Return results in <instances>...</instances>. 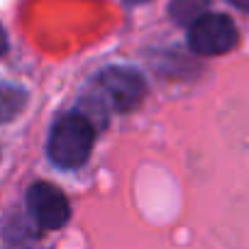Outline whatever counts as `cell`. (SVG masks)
Listing matches in <instances>:
<instances>
[{"label": "cell", "mask_w": 249, "mask_h": 249, "mask_svg": "<svg viewBox=\"0 0 249 249\" xmlns=\"http://www.w3.org/2000/svg\"><path fill=\"white\" fill-rule=\"evenodd\" d=\"M93 142H95L93 122L81 112H66L54 122L47 152L59 169H78L88 161Z\"/></svg>", "instance_id": "obj_1"}, {"label": "cell", "mask_w": 249, "mask_h": 249, "mask_svg": "<svg viewBox=\"0 0 249 249\" xmlns=\"http://www.w3.org/2000/svg\"><path fill=\"white\" fill-rule=\"evenodd\" d=\"M98 90L100 100H105L107 107L117 112H130L144 100L147 81L132 66H107L98 76Z\"/></svg>", "instance_id": "obj_2"}, {"label": "cell", "mask_w": 249, "mask_h": 249, "mask_svg": "<svg viewBox=\"0 0 249 249\" xmlns=\"http://www.w3.org/2000/svg\"><path fill=\"white\" fill-rule=\"evenodd\" d=\"M237 27L222 13H205L188 27V47L200 56H220L237 47Z\"/></svg>", "instance_id": "obj_3"}, {"label": "cell", "mask_w": 249, "mask_h": 249, "mask_svg": "<svg viewBox=\"0 0 249 249\" xmlns=\"http://www.w3.org/2000/svg\"><path fill=\"white\" fill-rule=\"evenodd\" d=\"M27 210L42 230H61L71 217L66 196L49 181H37L27 188Z\"/></svg>", "instance_id": "obj_4"}, {"label": "cell", "mask_w": 249, "mask_h": 249, "mask_svg": "<svg viewBox=\"0 0 249 249\" xmlns=\"http://www.w3.org/2000/svg\"><path fill=\"white\" fill-rule=\"evenodd\" d=\"M27 103V93L20 86L0 83V122H13Z\"/></svg>", "instance_id": "obj_5"}, {"label": "cell", "mask_w": 249, "mask_h": 249, "mask_svg": "<svg viewBox=\"0 0 249 249\" xmlns=\"http://www.w3.org/2000/svg\"><path fill=\"white\" fill-rule=\"evenodd\" d=\"M208 5H210V0H171L169 15L174 22L191 27L196 20H200L208 13Z\"/></svg>", "instance_id": "obj_6"}, {"label": "cell", "mask_w": 249, "mask_h": 249, "mask_svg": "<svg viewBox=\"0 0 249 249\" xmlns=\"http://www.w3.org/2000/svg\"><path fill=\"white\" fill-rule=\"evenodd\" d=\"M230 3H232L237 10H242V13H249V0H230Z\"/></svg>", "instance_id": "obj_7"}, {"label": "cell", "mask_w": 249, "mask_h": 249, "mask_svg": "<svg viewBox=\"0 0 249 249\" xmlns=\"http://www.w3.org/2000/svg\"><path fill=\"white\" fill-rule=\"evenodd\" d=\"M5 49H8V37H5V30L0 27V56L5 54Z\"/></svg>", "instance_id": "obj_8"}, {"label": "cell", "mask_w": 249, "mask_h": 249, "mask_svg": "<svg viewBox=\"0 0 249 249\" xmlns=\"http://www.w3.org/2000/svg\"><path fill=\"white\" fill-rule=\"evenodd\" d=\"M124 3H130V5H142V3H149V0H124Z\"/></svg>", "instance_id": "obj_9"}]
</instances>
